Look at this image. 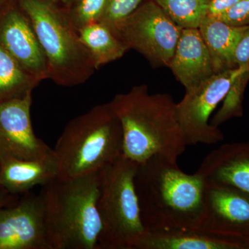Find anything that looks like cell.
<instances>
[{
    "mask_svg": "<svg viewBox=\"0 0 249 249\" xmlns=\"http://www.w3.org/2000/svg\"><path fill=\"white\" fill-rule=\"evenodd\" d=\"M106 3V0H75L66 8L67 14L73 25L78 30L99 22Z\"/></svg>",
    "mask_w": 249,
    "mask_h": 249,
    "instance_id": "obj_22",
    "label": "cell"
},
{
    "mask_svg": "<svg viewBox=\"0 0 249 249\" xmlns=\"http://www.w3.org/2000/svg\"><path fill=\"white\" fill-rule=\"evenodd\" d=\"M108 104L120 121L126 158L138 165L155 155L178 162L186 151L177 103L170 94L150 93L146 85H137Z\"/></svg>",
    "mask_w": 249,
    "mask_h": 249,
    "instance_id": "obj_1",
    "label": "cell"
},
{
    "mask_svg": "<svg viewBox=\"0 0 249 249\" xmlns=\"http://www.w3.org/2000/svg\"><path fill=\"white\" fill-rule=\"evenodd\" d=\"M134 249H245L238 242L194 230L173 229L148 231Z\"/></svg>",
    "mask_w": 249,
    "mask_h": 249,
    "instance_id": "obj_16",
    "label": "cell"
},
{
    "mask_svg": "<svg viewBox=\"0 0 249 249\" xmlns=\"http://www.w3.org/2000/svg\"><path fill=\"white\" fill-rule=\"evenodd\" d=\"M144 0H106L99 22L111 28L131 16Z\"/></svg>",
    "mask_w": 249,
    "mask_h": 249,
    "instance_id": "obj_23",
    "label": "cell"
},
{
    "mask_svg": "<svg viewBox=\"0 0 249 249\" xmlns=\"http://www.w3.org/2000/svg\"><path fill=\"white\" fill-rule=\"evenodd\" d=\"M16 1L17 0H0V11Z\"/></svg>",
    "mask_w": 249,
    "mask_h": 249,
    "instance_id": "obj_28",
    "label": "cell"
},
{
    "mask_svg": "<svg viewBox=\"0 0 249 249\" xmlns=\"http://www.w3.org/2000/svg\"><path fill=\"white\" fill-rule=\"evenodd\" d=\"M134 186L145 230L195 229L203 210L205 183L178 162L155 155L137 165Z\"/></svg>",
    "mask_w": 249,
    "mask_h": 249,
    "instance_id": "obj_2",
    "label": "cell"
},
{
    "mask_svg": "<svg viewBox=\"0 0 249 249\" xmlns=\"http://www.w3.org/2000/svg\"><path fill=\"white\" fill-rule=\"evenodd\" d=\"M82 42L92 59L95 68L119 60L129 50L107 26L93 23L78 30Z\"/></svg>",
    "mask_w": 249,
    "mask_h": 249,
    "instance_id": "obj_18",
    "label": "cell"
},
{
    "mask_svg": "<svg viewBox=\"0 0 249 249\" xmlns=\"http://www.w3.org/2000/svg\"><path fill=\"white\" fill-rule=\"evenodd\" d=\"M120 121L106 104L98 105L70 121L53 149L62 178L97 173L124 155Z\"/></svg>",
    "mask_w": 249,
    "mask_h": 249,
    "instance_id": "obj_4",
    "label": "cell"
},
{
    "mask_svg": "<svg viewBox=\"0 0 249 249\" xmlns=\"http://www.w3.org/2000/svg\"><path fill=\"white\" fill-rule=\"evenodd\" d=\"M233 60L237 68L249 67V25L236 46Z\"/></svg>",
    "mask_w": 249,
    "mask_h": 249,
    "instance_id": "obj_25",
    "label": "cell"
},
{
    "mask_svg": "<svg viewBox=\"0 0 249 249\" xmlns=\"http://www.w3.org/2000/svg\"><path fill=\"white\" fill-rule=\"evenodd\" d=\"M248 249H249V246H248Z\"/></svg>",
    "mask_w": 249,
    "mask_h": 249,
    "instance_id": "obj_30",
    "label": "cell"
},
{
    "mask_svg": "<svg viewBox=\"0 0 249 249\" xmlns=\"http://www.w3.org/2000/svg\"><path fill=\"white\" fill-rule=\"evenodd\" d=\"M182 29H199L209 14L211 0H153Z\"/></svg>",
    "mask_w": 249,
    "mask_h": 249,
    "instance_id": "obj_20",
    "label": "cell"
},
{
    "mask_svg": "<svg viewBox=\"0 0 249 249\" xmlns=\"http://www.w3.org/2000/svg\"><path fill=\"white\" fill-rule=\"evenodd\" d=\"M216 18L235 27L249 25V0H240Z\"/></svg>",
    "mask_w": 249,
    "mask_h": 249,
    "instance_id": "obj_24",
    "label": "cell"
},
{
    "mask_svg": "<svg viewBox=\"0 0 249 249\" xmlns=\"http://www.w3.org/2000/svg\"><path fill=\"white\" fill-rule=\"evenodd\" d=\"M55 1L59 3L62 6H65V8L68 7L70 4H72L75 0H55Z\"/></svg>",
    "mask_w": 249,
    "mask_h": 249,
    "instance_id": "obj_29",
    "label": "cell"
},
{
    "mask_svg": "<svg viewBox=\"0 0 249 249\" xmlns=\"http://www.w3.org/2000/svg\"><path fill=\"white\" fill-rule=\"evenodd\" d=\"M98 172L76 178L56 177L43 186L41 192L52 249H98L102 228Z\"/></svg>",
    "mask_w": 249,
    "mask_h": 249,
    "instance_id": "obj_3",
    "label": "cell"
},
{
    "mask_svg": "<svg viewBox=\"0 0 249 249\" xmlns=\"http://www.w3.org/2000/svg\"><path fill=\"white\" fill-rule=\"evenodd\" d=\"M196 173L205 183L233 188L249 196V141L224 144L213 150Z\"/></svg>",
    "mask_w": 249,
    "mask_h": 249,
    "instance_id": "obj_13",
    "label": "cell"
},
{
    "mask_svg": "<svg viewBox=\"0 0 249 249\" xmlns=\"http://www.w3.org/2000/svg\"><path fill=\"white\" fill-rule=\"evenodd\" d=\"M248 26L229 25L209 16L201 22L199 30L209 49L214 73L237 68L234 64V52Z\"/></svg>",
    "mask_w": 249,
    "mask_h": 249,
    "instance_id": "obj_17",
    "label": "cell"
},
{
    "mask_svg": "<svg viewBox=\"0 0 249 249\" xmlns=\"http://www.w3.org/2000/svg\"><path fill=\"white\" fill-rule=\"evenodd\" d=\"M169 68L186 91L214 74L212 59L199 29H183Z\"/></svg>",
    "mask_w": 249,
    "mask_h": 249,
    "instance_id": "obj_14",
    "label": "cell"
},
{
    "mask_svg": "<svg viewBox=\"0 0 249 249\" xmlns=\"http://www.w3.org/2000/svg\"><path fill=\"white\" fill-rule=\"evenodd\" d=\"M240 1V0H211L208 16L217 17Z\"/></svg>",
    "mask_w": 249,
    "mask_h": 249,
    "instance_id": "obj_26",
    "label": "cell"
},
{
    "mask_svg": "<svg viewBox=\"0 0 249 249\" xmlns=\"http://www.w3.org/2000/svg\"><path fill=\"white\" fill-rule=\"evenodd\" d=\"M194 230L238 242L248 249L249 195L205 183L202 213Z\"/></svg>",
    "mask_w": 249,
    "mask_h": 249,
    "instance_id": "obj_9",
    "label": "cell"
},
{
    "mask_svg": "<svg viewBox=\"0 0 249 249\" xmlns=\"http://www.w3.org/2000/svg\"><path fill=\"white\" fill-rule=\"evenodd\" d=\"M58 177L54 156L42 160H24L0 152V186L11 194H24L45 186Z\"/></svg>",
    "mask_w": 249,
    "mask_h": 249,
    "instance_id": "obj_15",
    "label": "cell"
},
{
    "mask_svg": "<svg viewBox=\"0 0 249 249\" xmlns=\"http://www.w3.org/2000/svg\"><path fill=\"white\" fill-rule=\"evenodd\" d=\"M14 196L15 195L11 194L4 188L0 186V211L5 206L14 202Z\"/></svg>",
    "mask_w": 249,
    "mask_h": 249,
    "instance_id": "obj_27",
    "label": "cell"
},
{
    "mask_svg": "<svg viewBox=\"0 0 249 249\" xmlns=\"http://www.w3.org/2000/svg\"><path fill=\"white\" fill-rule=\"evenodd\" d=\"M242 69L237 67L214 73L186 91L183 99L177 103V115L188 145H213L224 140L222 131L210 124V116L224 101Z\"/></svg>",
    "mask_w": 249,
    "mask_h": 249,
    "instance_id": "obj_8",
    "label": "cell"
},
{
    "mask_svg": "<svg viewBox=\"0 0 249 249\" xmlns=\"http://www.w3.org/2000/svg\"><path fill=\"white\" fill-rule=\"evenodd\" d=\"M32 93L0 102V152L24 160H42L53 149L36 137L31 119Z\"/></svg>",
    "mask_w": 249,
    "mask_h": 249,
    "instance_id": "obj_11",
    "label": "cell"
},
{
    "mask_svg": "<svg viewBox=\"0 0 249 249\" xmlns=\"http://www.w3.org/2000/svg\"><path fill=\"white\" fill-rule=\"evenodd\" d=\"M27 15L47 59L48 79L62 87L83 84L95 71L89 52L66 8L55 0H17Z\"/></svg>",
    "mask_w": 249,
    "mask_h": 249,
    "instance_id": "obj_5",
    "label": "cell"
},
{
    "mask_svg": "<svg viewBox=\"0 0 249 249\" xmlns=\"http://www.w3.org/2000/svg\"><path fill=\"white\" fill-rule=\"evenodd\" d=\"M249 80V67H246L242 69L232 82L229 92L223 101L222 107L210 122L211 125L219 127L229 119L242 116V100Z\"/></svg>",
    "mask_w": 249,
    "mask_h": 249,
    "instance_id": "obj_21",
    "label": "cell"
},
{
    "mask_svg": "<svg viewBox=\"0 0 249 249\" xmlns=\"http://www.w3.org/2000/svg\"><path fill=\"white\" fill-rule=\"evenodd\" d=\"M137 163L124 155L100 170L98 249H134L147 231L134 186Z\"/></svg>",
    "mask_w": 249,
    "mask_h": 249,
    "instance_id": "obj_6",
    "label": "cell"
},
{
    "mask_svg": "<svg viewBox=\"0 0 249 249\" xmlns=\"http://www.w3.org/2000/svg\"><path fill=\"white\" fill-rule=\"evenodd\" d=\"M0 48L40 82L48 79L45 53L17 1L0 11Z\"/></svg>",
    "mask_w": 249,
    "mask_h": 249,
    "instance_id": "obj_12",
    "label": "cell"
},
{
    "mask_svg": "<svg viewBox=\"0 0 249 249\" xmlns=\"http://www.w3.org/2000/svg\"><path fill=\"white\" fill-rule=\"evenodd\" d=\"M0 249H53L47 234L42 192L24 193L20 200L1 210Z\"/></svg>",
    "mask_w": 249,
    "mask_h": 249,
    "instance_id": "obj_10",
    "label": "cell"
},
{
    "mask_svg": "<svg viewBox=\"0 0 249 249\" xmlns=\"http://www.w3.org/2000/svg\"><path fill=\"white\" fill-rule=\"evenodd\" d=\"M109 29L153 66L168 67L183 30L153 0L143 1L133 14Z\"/></svg>",
    "mask_w": 249,
    "mask_h": 249,
    "instance_id": "obj_7",
    "label": "cell"
},
{
    "mask_svg": "<svg viewBox=\"0 0 249 249\" xmlns=\"http://www.w3.org/2000/svg\"><path fill=\"white\" fill-rule=\"evenodd\" d=\"M40 83L0 48V102L24 97Z\"/></svg>",
    "mask_w": 249,
    "mask_h": 249,
    "instance_id": "obj_19",
    "label": "cell"
}]
</instances>
